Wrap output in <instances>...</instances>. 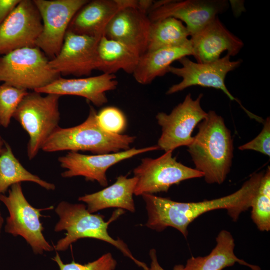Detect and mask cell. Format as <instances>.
Listing matches in <instances>:
<instances>
[{
    "label": "cell",
    "instance_id": "cell-5",
    "mask_svg": "<svg viewBox=\"0 0 270 270\" xmlns=\"http://www.w3.org/2000/svg\"><path fill=\"white\" fill-rule=\"evenodd\" d=\"M46 94L42 96L35 91L28 92L13 117L29 136L27 152L30 160L35 158L48 138L60 127L61 96Z\"/></svg>",
    "mask_w": 270,
    "mask_h": 270
},
{
    "label": "cell",
    "instance_id": "cell-2",
    "mask_svg": "<svg viewBox=\"0 0 270 270\" xmlns=\"http://www.w3.org/2000/svg\"><path fill=\"white\" fill-rule=\"evenodd\" d=\"M198 132L188 146L196 169L209 184H222L230 172L234 156L231 132L224 118L210 111L198 125Z\"/></svg>",
    "mask_w": 270,
    "mask_h": 270
},
{
    "label": "cell",
    "instance_id": "cell-14",
    "mask_svg": "<svg viewBox=\"0 0 270 270\" xmlns=\"http://www.w3.org/2000/svg\"><path fill=\"white\" fill-rule=\"evenodd\" d=\"M160 150L158 146L140 149L136 148L116 153L85 155L70 152L60 157V166L66 170L62 174L64 178L84 176L87 181H96L102 186L108 185L106 172L112 166L126 160L146 152Z\"/></svg>",
    "mask_w": 270,
    "mask_h": 270
},
{
    "label": "cell",
    "instance_id": "cell-29",
    "mask_svg": "<svg viewBox=\"0 0 270 270\" xmlns=\"http://www.w3.org/2000/svg\"><path fill=\"white\" fill-rule=\"evenodd\" d=\"M52 260L59 266L60 270H114L117 262L110 253L102 256L97 260L85 264H81L72 261L64 264L58 252Z\"/></svg>",
    "mask_w": 270,
    "mask_h": 270
},
{
    "label": "cell",
    "instance_id": "cell-17",
    "mask_svg": "<svg viewBox=\"0 0 270 270\" xmlns=\"http://www.w3.org/2000/svg\"><path fill=\"white\" fill-rule=\"evenodd\" d=\"M190 37L193 56L199 63L216 61L224 52L230 56H236L244 46L243 42L227 29L218 16Z\"/></svg>",
    "mask_w": 270,
    "mask_h": 270
},
{
    "label": "cell",
    "instance_id": "cell-12",
    "mask_svg": "<svg viewBox=\"0 0 270 270\" xmlns=\"http://www.w3.org/2000/svg\"><path fill=\"white\" fill-rule=\"evenodd\" d=\"M228 8L224 0H162L154 2L148 16L152 22L168 18L184 22L191 36Z\"/></svg>",
    "mask_w": 270,
    "mask_h": 270
},
{
    "label": "cell",
    "instance_id": "cell-33",
    "mask_svg": "<svg viewBox=\"0 0 270 270\" xmlns=\"http://www.w3.org/2000/svg\"><path fill=\"white\" fill-rule=\"evenodd\" d=\"M4 224V219L2 217V214L0 210V237L1 236L2 230Z\"/></svg>",
    "mask_w": 270,
    "mask_h": 270
},
{
    "label": "cell",
    "instance_id": "cell-34",
    "mask_svg": "<svg viewBox=\"0 0 270 270\" xmlns=\"http://www.w3.org/2000/svg\"><path fill=\"white\" fill-rule=\"evenodd\" d=\"M6 142L2 139V137L0 135V154L3 150L6 144Z\"/></svg>",
    "mask_w": 270,
    "mask_h": 270
},
{
    "label": "cell",
    "instance_id": "cell-22",
    "mask_svg": "<svg viewBox=\"0 0 270 270\" xmlns=\"http://www.w3.org/2000/svg\"><path fill=\"white\" fill-rule=\"evenodd\" d=\"M140 56L126 45L103 36L97 48V68L104 74H114L122 70L133 74Z\"/></svg>",
    "mask_w": 270,
    "mask_h": 270
},
{
    "label": "cell",
    "instance_id": "cell-31",
    "mask_svg": "<svg viewBox=\"0 0 270 270\" xmlns=\"http://www.w3.org/2000/svg\"><path fill=\"white\" fill-rule=\"evenodd\" d=\"M21 0H0V26Z\"/></svg>",
    "mask_w": 270,
    "mask_h": 270
},
{
    "label": "cell",
    "instance_id": "cell-1",
    "mask_svg": "<svg viewBox=\"0 0 270 270\" xmlns=\"http://www.w3.org/2000/svg\"><path fill=\"white\" fill-rule=\"evenodd\" d=\"M264 174L263 172L254 173L238 191L210 200L181 202L154 194H143L148 214L146 226L158 232L168 227L173 228L187 238L190 224L206 212L226 210L228 216L236 222L242 212L250 208Z\"/></svg>",
    "mask_w": 270,
    "mask_h": 270
},
{
    "label": "cell",
    "instance_id": "cell-18",
    "mask_svg": "<svg viewBox=\"0 0 270 270\" xmlns=\"http://www.w3.org/2000/svg\"><path fill=\"white\" fill-rule=\"evenodd\" d=\"M134 0H88L75 14L68 31L100 39L114 16L121 9L136 4Z\"/></svg>",
    "mask_w": 270,
    "mask_h": 270
},
{
    "label": "cell",
    "instance_id": "cell-3",
    "mask_svg": "<svg viewBox=\"0 0 270 270\" xmlns=\"http://www.w3.org/2000/svg\"><path fill=\"white\" fill-rule=\"evenodd\" d=\"M55 212L60 220L54 227V232H66V236L54 246L56 252L66 250L70 246L80 239L94 238L112 245L138 266L144 270H150L146 264L134 256L124 241L120 238L114 240L108 232L109 225L124 214V210L118 209L114 211L108 222H105V217L103 215L90 212L86 206L82 204H74L62 202L56 206Z\"/></svg>",
    "mask_w": 270,
    "mask_h": 270
},
{
    "label": "cell",
    "instance_id": "cell-13",
    "mask_svg": "<svg viewBox=\"0 0 270 270\" xmlns=\"http://www.w3.org/2000/svg\"><path fill=\"white\" fill-rule=\"evenodd\" d=\"M43 25L33 0H21L0 26V55L36 47Z\"/></svg>",
    "mask_w": 270,
    "mask_h": 270
},
{
    "label": "cell",
    "instance_id": "cell-16",
    "mask_svg": "<svg viewBox=\"0 0 270 270\" xmlns=\"http://www.w3.org/2000/svg\"><path fill=\"white\" fill-rule=\"evenodd\" d=\"M148 13L140 0L121 9L108 25L104 36L126 45L142 56L147 50L152 22Z\"/></svg>",
    "mask_w": 270,
    "mask_h": 270
},
{
    "label": "cell",
    "instance_id": "cell-19",
    "mask_svg": "<svg viewBox=\"0 0 270 270\" xmlns=\"http://www.w3.org/2000/svg\"><path fill=\"white\" fill-rule=\"evenodd\" d=\"M115 74H103L86 78L66 79L60 78L36 91L42 94L78 96L86 98L96 106L108 102L106 92L116 90L118 85Z\"/></svg>",
    "mask_w": 270,
    "mask_h": 270
},
{
    "label": "cell",
    "instance_id": "cell-24",
    "mask_svg": "<svg viewBox=\"0 0 270 270\" xmlns=\"http://www.w3.org/2000/svg\"><path fill=\"white\" fill-rule=\"evenodd\" d=\"M190 36L186 26L174 18H168L152 22L146 52L186 45L190 42Z\"/></svg>",
    "mask_w": 270,
    "mask_h": 270
},
{
    "label": "cell",
    "instance_id": "cell-9",
    "mask_svg": "<svg viewBox=\"0 0 270 270\" xmlns=\"http://www.w3.org/2000/svg\"><path fill=\"white\" fill-rule=\"evenodd\" d=\"M138 179L134 194H154L168 192L170 188L184 180L200 178L203 174L188 167L172 156V152H165L160 157L153 159L144 158L134 170Z\"/></svg>",
    "mask_w": 270,
    "mask_h": 270
},
{
    "label": "cell",
    "instance_id": "cell-10",
    "mask_svg": "<svg viewBox=\"0 0 270 270\" xmlns=\"http://www.w3.org/2000/svg\"><path fill=\"white\" fill-rule=\"evenodd\" d=\"M202 97L201 94L194 100L189 94L170 114H157L156 118L162 128L158 144L160 150L165 152H173L178 148L191 144L194 140L192 134L194 128L208 114L201 106Z\"/></svg>",
    "mask_w": 270,
    "mask_h": 270
},
{
    "label": "cell",
    "instance_id": "cell-25",
    "mask_svg": "<svg viewBox=\"0 0 270 270\" xmlns=\"http://www.w3.org/2000/svg\"><path fill=\"white\" fill-rule=\"evenodd\" d=\"M29 182L48 190H54L56 186L46 182L26 170L14 154L8 144L0 154V194H4L12 186Z\"/></svg>",
    "mask_w": 270,
    "mask_h": 270
},
{
    "label": "cell",
    "instance_id": "cell-4",
    "mask_svg": "<svg viewBox=\"0 0 270 270\" xmlns=\"http://www.w3.org/2000/svg\"><path fill=\"white\" fill-rule=\"evenodd\" d=\"M97 114L94 108L90 106L88 116L83 123L70 128L59 127L48 138L42 150L46 152L69 150L104 154L130 150V145L136 138L106 132L98 124Z\"/></svg>",
    "mask_w": 270,
    "mask_h": 270
},
{
    "label": "cell",
    "instance_id": "cell-8",
    "mask_svg": "<svg viewBox=\"0 0 270 270\" xmlns=\"http://www.w3.org/2000/svg\"><path fill=\"white\" fill-rule=\"evenodd\" d=\"M230 56L226 54L222 58L207 63L194 62L188 56L180 59V68L170 66L168 72L182 78L179 84L173 85L168 90L170 95L193 86H200L221 90L231 100L238 102L252 118L256 120L258 116L246 109L240 102L234 98L227 88L225 80L227 74L238 68L242 60L232 61Z\"/></svg>",
    "mask_w": 270,
    "mask_h": 270
},
{
    "label": "cell",
    "instance_id": "cell-11",
    "mask_svg": "<svg viewBox=\"0 0 270 270\" xmlns=\"http://www.w3.org/2000/svg\"><path fill=\"white\" fill-rule=\"evenodd\" d=\"M40 14L42 30L36 47L54 58L60 52L70 23L88 0H33Z\"/></svg>",
    "mask_w": 270,
    "mask_h": 270
},
{
    "label": "cell",
    "instance_id": "cell-23",
    "mask_svg": "<svg viewBox=\"0 0 270 270\" xmlns=\"http://www.w3.org/2000/svg\"><path fill=\"white\" fill-rule=\"evenodd\" d=\"M216 246L208 256H192L188 259L184 270H222L236 262L252 270H261L258 266L250 264L236 256L234 240L229 232L222 230L216 238Z\"/></svg>",
    "mask_w": 270,
    "mask_h": 270
},
{
    "label": "cell",
    "instance_id": "cell-20",
    "mask_svg": "<svg viewBox=\"0 0 270 270\" xmlns=\"http://www.w3.org/2000/svg\"><path fill=\"white\" fill-rule=\"evenodd\" d=\"M138 179L134 176H120L112 185L98 192L86 194L78 200L87 204L88 210L94 214L108 208H118L132 212H136L133 198Z\"/></svg>",
    "mask_w": 270,
    "mask_h": 270
},
{
    "label": "cell",
    "instance_id": "cell-21",
    "mask_svg": "<svg viewBox=\"0 0 270 270\" xmlns=\"http://www.w3.org/2000/svg\"><path fill=\"white\" fill-rule=\"evenodd\" d=\"M190 56H193L190 40L184 46L146 52L140 56L133 76L140 84H150L158 77L168 73L173 62Z\"/></svg>",
    "mask_w": 270,
    "mask_h": 270
},
{
    "label": "cell",
    "instance_id": "cell-6",
    "mask_svg": "<svg viewBox=\"0 0 270 270\" xmlns=\"http://www.w3.org/2000/svg\"><path fill=\"white\" fill-rule=\"evenodd\" d=\"M49 61L37 47L12 52L0 57V82L26 90L36 91L61 78L50 67Z\"/></svg>",
    "mask_w": 270,
    "mask_h": 270
},
{
    "label": "cell",
    "instance_id": "cell-15",
    "mask_svg": "<svg viewBox=\"0 0 270 270\" xmlns=\"http://www.w3.org/2000/svg\"><path fill=\"white\" fill-rule=\"evenodd\" d=\"M100 39L68 31L59 54L49 65L60 75L89 76L97 68V48Z\"/></svg>",
    "mask_w": 270,
    "mask_h": 270
},
{
    "label": "cell",
    "instance_id": "cell-30",
    "mask_svg": "<svg viewBox=\"0 0 270 270\" xmlns=\"http://www.w3.org/2000/svg\"><path fill=\"white\" fill-rule=\"evenodd\" d=\"M240 150H252L270 156V120L268 118L264 122V128L254 140L238 148Z\"/></svg>",
    "mask_w": 270,
    "mask_h": 270
},
{
    "label": "cell",
    "instance_id": "cell-27",
    "mask_svg": "<svg viewBox=\"0 0 270 270\" xmlns=\"http://www.w3.org/2000/svg\"><path fill=\"white\" fill-rule=\"evenodd\" d=\"M28 93V90L6 84H0V126H10L18 106Z\"/></svg>",
    "mask_w": 270,
    "mask_h": 270
},
{
    "label": "cell",
    "instance_id": "cell-26",
    "mask_svg": "<svg viewBox=\"0 0 270 270\" xmlns=\"http://www.w3.org/2000/svg\"><path fill=\"white\" fill-rule=\"evenodd\" d=\"M252 218L261 232L270 230V168L268 166L261 180L251 207Z\"/></svg>",
    "mask_w": 270,
    "mask_h": 270
},
{
    "label": "cell",
    "instance_id": "cell-28",
    "mask_svg": "<svg viewBox=\"0 0 270 270\" xmlns=\"http://www.w3.org/2000/svg\"><path fill=\"white\" fill-rule=\"evenodd\" d=\"M97 118L100 126L110 134H120L126 126L125 116L116 107L108 106L102 109L97 114Z\"/></svg>",
    "mask_w": 270,
    "mask_h": 270
},
{
    "label": "cell",
    "instance_id": "cell-7",
    "mask_svg": "<svg viewBox=\"0 0 270 270\" xmlns=\"http://www.w3.org/2000/svg\"><path fill=\"white\" fill-rule=\"evenodd\" d=\"M0 202L9 212L4 228L6 233L22 237L36 254L54 250L44 236V228L40 220L41 212L52 207L38 209L32 206L25 198L20 183L12 186L8 196L0 194Z\"/></svg>",
    "mask_w": 270,
    "mask_h": 270
},
{
    "label": "cell",
    "instance_id": "cell-32",
    "mask_svg": "<svg viewBox=\"0 0 270 270\" xmlns=\"http://www.w3.org/2000/svg\"><path fill=\"white\" fill-rule=\"evenodd\" d=\"M150 256L151 259V264L150 270H164L159 264L156 250L152 249L150 252ZM173 270H184V266L182 264L176 266Z\"/></svg>",
    "mask_w": 270,
    "mask_h": 270
}]
</instances>
